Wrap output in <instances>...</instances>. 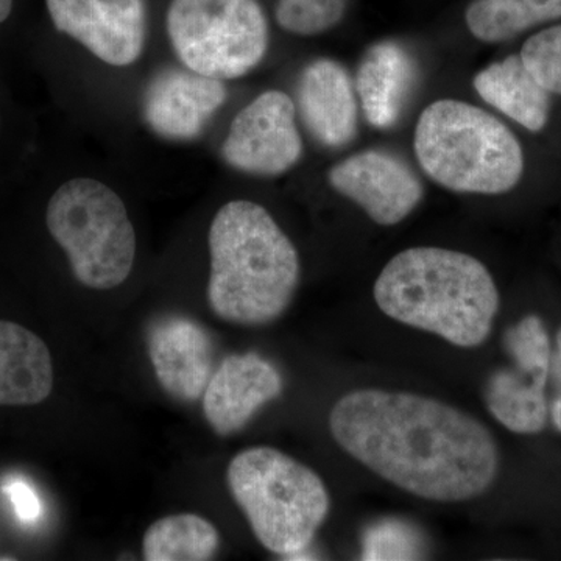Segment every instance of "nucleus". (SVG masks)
Masks as SVG:
<instances>
[{
  "instance_id": "f257e3e1",
  "label": "nucleus",
  "mask_w": 561,
  "mask_h": 561,
  "mask_svg": "<svg viewBox=\"0 0 561 561\" xmlns=\"http://www.w3.org/2000/svg\"><path fill=\"white\" fill-rule=\"evenodd\" d=\"M330 431L354 460L421 500H476L500 474V448L482 421L411 391H350L332 408Z\"/></svg>"
},
{
  "instance_id": "f03ea898",
  "label": "nucleus",
  "mask_w": 561,
  "mask_h": 561,
  "mask_svg": "<svg viewBox=\"0 0 561 561\" xmlns=\"http://www.w3.org/2000/svg\"><path fill=\"white\" fill-rule=\"evenodd\" d=\"M373 297L391 320L468 350L489 341L501 308L485 264L440 247H413L391 257Z\"/></svg>"
},
{
  "instance_id": "7ed1b4c3",
  "label": "nucleus",
  "mask_w": 561,
  "mask_h": 561,
  "mask_svg": "<svg viewBox=\"0 0 561 561\" xmlns=\"http://www.w3.org/2000/svg\"><path fill=\"white\" fill-rule=\"evenodd\" d=\"M208 245V302L220 320L265 327L287 312L300 286V256L264 206L249 201L221 206Z\"/></svg>"
},
{
  "instance_id": "20e7f679",
  "label": "nucleus",
  "mask_w": 561,
  "mask_h": 561,
  "mask_svg": "<svg viewBox=\"0 0 561 561\" xmlns=\"http://www.w3.org/2000/svg\"><path fill=\"white\" fill-rule=\"evenodd\" d=\"M413 149L426 175L457 194L501 195L523 179L519 140L497 117L471 103H431L416 122Z\"/></svg>"
},
{
  "instance_id": "39448f33",
  "label": "nucleus",
  "mask_w": 561,
  "mask_h": 561,
  "mask_svg": "<svg viewBox=\"0 0 561 561\" xmlns=\"http://www.w3.org/2000/svg\"><path fill=\"white\" fill-rule=\"evenodd\" d=\"M227 483L254 537L276 556L290 559L306 551L330 515L331 496L323 479L271 446L236 454Z\"/></svg>"
},
{
  "instance_id": "423d86ee",
  "label": "nucleus",
  "mask_w": 561,
  "mask_h": 561,
  "mask_svg": "<svg viewBox=\"0 0 561 561\" xmlns=\"http://www.w3.org/2000/svg\"><path fill=\"white\" fill-rule=\"evenodd\" d=\"M46 225L83 286L111 290L130 276L135 228L124 202L106 184L92 179L66 181L51 195Z\"/></svg>"
},
{
  "instance_id": "0eeeda50",
  "label": "nucleus",
  "mask_w": 561,
  "mask_h": 561,
  "mask_svg": "<svg viewBox=\"0 0 561 561\" xmlns=\"http://www.w3.org/2000/svg\"><path fill=\"white\" fill-rule=\"evenodd\" d=\"M168 35L183 66L220 80L260 66L271 39L257 0H172Z\"/></svg>"
},
{
  "instance_id": "6e6552de",
  "label": "nucleus",
  "mask_w": 561,
  "mask_h": 561,
  "mask_svg": "<svg viewBox=\"0 0 561 561\" xmlns=\"http://www.w3.org/2000/svg\"><path fill=\"white\" fill-rule=\"evenodd\" d=\"M302 140L297 106L283 91H265L243 106L230 125L221 158L254 176H278L300 162Z\"/></svg>"
},
{
  "instance_id": "1a4fd4ad",
  "label": "nucleus",
  "mask_w": 561,
  "mask_h": 561,
  "mask_svg": "<svg viewBox=\"0 0 561 561\" xmlns=\"http://www.w3.org/2000/svg\"><path fill=\"white\" fill-rule=\"evenodd\" d=\"M58 32L116 68L139 60L147 39L146 0H46Z\"/></svg>"
},
{
  "instance_id": "9d476101",
  "label": "nucleus",
  "mask_w": 561,
  "mask_h": 561,
  "mask_svg": "<svg viewBox=\"0 0 561 561\" xmlns=\"http://www.w3.org/2000/svg\"><path fill=\"white\" fill-rule=\"evenodd\" d=\"M332 190L356 203L375 224L394 227L419 208L424 187L419 175L397 154L365 150L332 165Z\"/></svg>"
},
{
  "instance_id": "9b49d317",
  "label": "nucleus",
  "mask_w": 561,
  "mask_h": 561,
  "mask_svg": "<svg viewBox=\"0 0 561 561\" xmlns=\"http://www.w3.org/2000/svg\"><path fill=\"white\" fill-rule=\"evenodd\" d=\"M227 98L224 80L171 66L158 70L144 92V119L161 138L197 139Z\"/></svg>"
},
{
  "instance_id": "f8f14e48",
  "label": "nucleus",
  "mask_w": 561,
  "mask_h": 561,
  "mask_svg": "<svg viewBox=\"0 0 561 561\" xmlns=\"http://www.w3.org/2000/svg\"><path fill=\"white\" fill-rule=\"evenodd\" d=\"M283 390V376L271 360L256 353L231 354L210 376L203 413L217 435L228 437L242 431Z\"/></svg>"
},
{
  "instance_id": "ddd939ff",
  "label": "nucleus",
  "mask_w": 561,
  "mask_h": 561,
  "mask_svg": "<svg viewBox=\"0 0 561 561\" xmlns=\"http://www.w3.org/2000/svg\"><path fill=\"white\" fill-rule=\"evenodd\" d=\"M306 130L327 149H342L359 130L356 84L341 62L319 58L301 70L295 99Z\"/></svg>"
},
{
  "instance_id": "4468645a",
  "label": "nucleus",
  "mask_w": 561,
  "mask_h": 561,
  "mask_svg": "<svg viewBox=\"0 0 561 561\" xmlns=\"http://www.w3.org/2000/svg\"><path fill=\"white\" fill-rule=\"evenodd\" d=\"M147 350L165 393L183 402L203 397L214 373V343L202 324L186 317L158 320L147 335Z\"/></svg>"
},
{
  "instance_id": "2eb2a0df",
  "label": "nucleus",
  "mask_w": 561,
  "mask_h": 561,
  "mask_svg": "<svg viewBox=\"0 0 561 561\" xmlns=\"http://www.w3.org/2000/svg\"><path fill=\"white\" fill-rule=\"evenodd\" d=\"M54 389L50 351L35 332L0 320V405H36Z\"/></svg>"
},
{
  "instance_id": "dca6fc26",
  "label": "nucleus",
  "mask_w": 561,
  "mask_h": 561,
  "mask_svg": "<svg viewBox=\"0 0 561 561\" xmlns=\"http://www.w3.org/2000/svg\"><path fill=\"white\" fill-rule=\"evenodd\" d=\"M472 87L483 102L531 133L541 131L551 116V94L511 55L476 73Z\"/></svg>"
},
{
  "instance_id": "f3484780",
  "label": "nucleus",
  "mask_w": 561,
  "mask_h": 561,
  "mask_svg": "<svg viewBox=\"0 0 561 561\" xmlns=\"http://www.w3.org/2000/svg\"><path fill=\"white\" fill-rule=\"evenodd\" d=\"M412 70L409 55L393 43L378 44L365 55L354 84L371 125L389 128L398 119L411 90Z\"/></svg>"
},
{
  "instance_id": "a211bd4d",
  "label": "nucleus",
  "mask_w": 561,
  "mask_h": 561,
  "mask_svg": "<svg viewBox=\"0 0 561 561\" xmlns=\"http://www.w3.org/2000/svg\"><path fill=\"white\" fill-rule=\"evenodd\" d=\"M546 376L508 367L491 373L485 386L486 409L505 430L515 434H540L548 424Z\"/></svg>"
},
{
  "instance_id": "6ab92c4d",
  "label": "nucleus",
  "mask_w": 561,
  "mask_h": 561,
  "mask_svg": "<svg viewBox=\"0 0 561 561\" xmlns=\"http://www.w3.org/2000/svg\"><path fill=\"white\" fill-rule=\"evenodd\" d=\"M557 20H561V0H472L465 13L471 35L490 44Z\"/></svg>"
},
{
  "instance_id": "aec40b11",
  "label": "nucleus",
  "mask_w": 561,
  "mask_h": 561,
  "mask_svg": "<svg viewBox=\"0 0 561 561\" xmlns=\"http://www.w3.org/2000/svg\"><path fill=\"white\" fill-rule=\"evenodd\" d=\"M220 546L219 530L194 513L165 516L151 524L144 535L147 561H206Z\"/></svg>"
},
{
  "instance_id": "412c9836",
  "label": "nucleus",
  "mask_w": 561,
  "mask_h": 561,
  "mask_svg": "<svg viewBox=\"0 0 561 561\" xmlns=\"http://www.w3.org/2000/svg\"><path fill=\"white\" fill-rule=\"evenodd\" d=\"M504 348L515 367L549 378L551 341L540 317H523L518 323L508 328L504 334Z\"/></svg>"
},
{
  "instance_id": "4be33fe9",
  "label": "nucleus",
  "mask_w": 561,
  "mask_h": 561,
  "mask_svg": "<svg viewBox=\"0 0 561 561\" xmlns=\"http://www.w3.org/2000/svg\"><path fill=\"white\" fill-rule=\"evenodd\" d=\"M345 11L346 0H279L276 22L294 35L316 36L334 28Z\"/></svg>"
},
{
  "instance_id": "5701e85b",
  "label": "nucleus",
  "mask_w": 561,
  "mask_h": 561,
  "mask_svg": "<svg viewBox=\"0 0 561 561\" xmlns=\"http://www.w3.org/2000/svg\"><path fill=\"white\" fill-rule=\"evenodd\" d=\"M364 560H412L423 556V542L409 524L387 519L364 535Z\"/></svg>"
},
{
  "instance_id": "b1692460",
  "label": "nucleus",
  "mask_w": 561,
  "mask_h": 561,
  "mask_svg": "<svg viewBox=\"0 0 561 561\" xmlns=\"http://www.w3.org/2000/svg\"><path fill=\"white\" fill-rule=\"evenodd\" d=\"M519 55L549 94L561 95V24L535 33L524 43Z\"/></svg>"
},
{
  "instance_id": "393cba45",
  "label": "nucleus",
  "mask_w": 561,
  "mask_h": 561,
  "mask_svg": "<svg viewBox=\"0 0 561 561\" xmlns=\"http://www.w3.org/2000/svg\"><path fill=\"white\" fill-rule=\"evenodd\" d=\"M9 493L11 502H13L14 511L18 516L24 522H33L38 518L41 513V505L38 496L33 493L31 486L24 482H11L5 489Z\"/></svg>"
},
{
  "instance_id": "a878e982",
  "label": "nucleus",
  "mask_w": 561,
  "mask_h": 561,
  "mask_svg": "<svg viewBox=\"0 0 561 561\" xmlns=\"http://www.w3.org/2000/svg\"><path fill=\"white\" fill-rule=\"evenodd\" d=\"M549 413H551L553 426H556L557 431L561 432V393L552 401Z\"/></svg>"
},
{
  "instance_id": "bb28decb",
  "label": "nucleus",
  "mask_w": 561,
  "mask_h": 561,
  "mask_svg": "<svg viewBox=\"0 0 561 561\" xmlns=\"http://www.w3.org/2000/svg\"><path fill=\"white\" fill-rule=\"evenodd\" d=\"M13 10V0H0V24L9 20Z\"/></svg>"
},
{
  "instance_id": "cd10ccee",
  "label": "nucleus",
  "mask_w": 561,
  "mask_h": 561,
  "mask_svg": "<svg viewBox=\"0 0 561 561\" xmlns=\"http://www.w3.org/2000/svg\"><path fill=\"white\" fill-rule=\"evenodd\" d=\"M557 348H559V356L561 359V328L559 332H557Z\"/></svg>"
}]
</instances>
